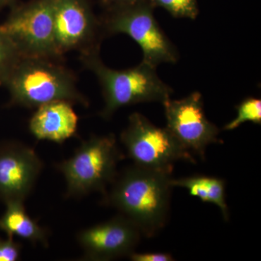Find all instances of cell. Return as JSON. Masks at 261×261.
Returning a JSON list of instances; mask_svg holds the SVG:
<instances>
[{"instance_id":"6da1fadb","label":"cell","mask_w":261,"mask_h":261,"mask_svg":"<svg viewBox=\"0 0 261 261\" xmlns=\"http://www.w3.org/2000/svg\"><path fill=\"white\" fill-rule=\"evenodd\" d=\"M172 178L134 165L117 175L103 202L132 221L142 235L152 238L167 222Z\"/></svg>"},{"instance_id":"7a4b0ae2","label":"cell","mask_w":261,"mask_h":261,"mask_svg":"<svg viewBox=\"0 0 261 261\" xmlns=\"http://www.w3.org/2000/svg\"><path fill=\"white\" fill-rule=\"evenodd\" d=\"M81 61L97 77L104 106L100 116L109 120L118 110L144 102H160L171 98L173 89L160 79L155 67L142 63L133 68L116 70L103 63L99 47L81 53Z\"/></svg>"},{"instance_id":"3957f363","label":"cell","mask_w":261,"mask_h":261,"mask_svg":"<svg viewBox=\"0 0 261 261\" xmlns=\"http://www.w3.org/2000/svg\"><path fill=\"white\" fill-rule=\"evenodd\" d=\"M59 60L23 58L5 84L9 106L37 108L46 103L65 100L87 107L89 101L77 87L76 78Z\"/></svg>"},{"instance_id":"277c9868","label":"cell","mask_w":261,"mask_h":261,"mask_svg":"<svg viewBox=\"0 0 261 261\" xmlns=\"http://www.w3.org/2000/svg\"><path fill=\"white\" fill-rule=\"evenodd\" d=\"M122 153L113 134L92 136L83 141L70 159L56 165L64 176L67 197H79L93 192H107L116 178Z\"/></svg>"},{"instance_id":"5b68a950","label":"cell","mask_w":261,"mask_h":261,"mask_svg":"<svg viewBox=\"0 0 261 261\" xmlns=\"http://www.w3.org/2000/svg\"><path fill=\"white\" fill-rule=\"evenodd\" d=\"M121 142L128 157L140 167L172 174L178 161L196 163L192 154L166 127L156 126L141 113H134L128 117Z\"/></svg>"},{"instance_id":"8992f818","label":"cell","mask_w":261,"mask_h":261,"mask_svg":"<svg viewBox=\"0 0 261 261\" xmlns=\"http://www.w3.org/2000/svg\"><path fill=\"white\" fill-rule=\"evenodd\" d=\"M152 8L150 2L113 7L101 24L110 34L132 38L142 49V62L157 68L162 63H176L178 53L154 18Z\"/></svg>"},{"instance_id":"52a82bcc","label":"cell","mask_w":261,"mask_h":261,"mask_svg":"<svg viewBox=\"0 0 261 261\" xmlns=\"http://www.w3.org/2000/svg\"><path fill=\"white\" fill-rule=\"evenodd\" d=\"M0 27L22 58L61 60L55 39L51 0H33L14 7Z\"/></svg>"},{"instance_id":"ba28073f","label":"cell","mask_w":261,"mask_h":261,"mask_svg":"<svg viewBox=\"0 0 261 261\" xmlns=\"http://www.w3.org/2000/svg\"><path fill=\"white\" fill-rule=\"evenodd\" d=\"M162 105L166 128L190 153L205 160L207 147L221 142L219 128L205 116L200 92H192L181 99L170 98Z\"/></svg>"},{"instance_id":"9c48e42d","label":"cell","mask_w":261,"mask_h":261,"mask_svg":"<svg viewBox=\"0 0 261 261\" xmlns=\"http://www.w3.org/2000/svg\"><path fill=\"white\" fill-rule=\"evenodd\" d=\"M139 228L120 214L107 221L84 228L77 234L84 260L108 261L129 257L140 243Z\"/></svg>"},{"instance_id":"30bf717a","label":"cell","mask_w":261,"mask_h":261,"mask_svg":"<svg viewBox=\"0 0 261 261\" xmlns=\"http://www.w3.org/2000/svg\"><path fill=\"white\" fill-rule=\"evenodd\" d=\"M43 162L35 151L21 142L0 143V201L23 202L29 197L39 175Z\"/></svg>"},{"instance_id":"8fae6325","label":"cell","mask_w":261,"mask_h":261,"mask_svg":"<svg viewBox=\"0 0 261 261\" xmlns=\"http://www.w3.org/2000/svg\"><path fill=\"white\" fill-rule=\"evenodd\" d=\"M57 50L62 57L70 51L99 47L98 23L86 0H51Z\"/></svg>"},{"instance_id":"7c38bea8","label":"cell","mask_w":261,"mask_h":261,"mask_svg":"<svg viewBox=\"0 0 261 261\" xmlns=\"http://www.w3.org/2000/svg\"><path fill=\"white\" fill-rule=\"evenodd\" d=\"M79 117L73 103L57 100L37 108L29 121V130L38 140L62 144L76 133Z\"/></svg>"},{"instance_id":"4fadbf2b","label":"cell","mask_w":261,"mask_h":261,"mask_svg":"<svg viewBox=\"0 0 261 261\" xmlns=\"http://www.w3.org/2000/svg\"><path fill=\"white\" fill-rule=\"evenodd\" d=\"M5 205L4 214L0 216V231L10 238L18 237L33 244L48 246V230L29 216L23 202L15 201Z\"/></svg>"},{"instance_id":"5bb4252c","label":"cell","mask_w":261,"mask_h":261,"mask_svg":"<svg viewBox=\"0 0 261 261\" xmlns=\"http://www.w3.org/2000/svg\"><path fill=\"white\" fill-rule=\"evenodd\" d=\"M173 187L186 189L190 195L198 197L203 202H209L219 207L226 221L229 219V212L226 202V182L222 178L207 176H193L171 179Z\"/></svg>"},{"instance_id":"9a60e30c","label":"cell","mask_w":261,"mask_h":261,"mask_svg":"<svg viewBox=\"0 0 261 261\" xmlns=\"http://www.w3.org/2000/svg\"><path fill=\"white\" fill-rule=\"evenodd\" d=\"M22 58L11 39L0 27V86H5Z\"/></svg>"},{"instance_id":"2e32d148","label":"cell","mask_w":261,"mask_h":261,"mask_svg":"<svg viewBox=\"0 0 261 261\" xmlns=\"http://www.w3.org/2000/svg\"><path fill=\"white\" fill-rule=\"evenodd\" d=\"M236 108L238 116L224 126V130L236 129L245 122L261 124V99L259 98H245Z\"/></svg>"},{"instance_id":"e0dca14e","label":"cell","mask_w":261,"mask_h":261,"mask_svg":"<svg viewBox=\"0 0 261 261\" xmlns=\"http://www.w3.org/2000/svg\"><path fill=\"white\" fill-rule=\"evenodd\" d=\"M152 6H159L178 18L195 20L199 14L197 0H150Z\"/></svg>"},{"instance_id":"ac0fdd59","label":"cell","mask_w":261,"mask_h":261,"mask_svg":"<svg viewBox=\"0 0 261 261\" xmlns=\"http://www.w3.org/2000/svg\"><path fill=\"white\" fill-rule=\"evenodd\" d=\"M22 245L14 238H0V261H16L20 258Z\"/></svg>"},{"instance_id":"d6986e66","label":"cell","mask_w":261,"mask_h":261,"mask_svg":"<svg viewBox=\"0 0 261 261\" xmlns=\"http://www.w3.org/2000/svg\"><path fill=\"white\" fill-rule=\"evenodd\" d=\"M133 261H173L174 260L171 254L166 252H145L137 253L134 252L129 257Z\"/></svg>"},{"instance_id":"ffe728a7","label":"cell","mask_w":261,"mask_h":261,"mask_svg":"<svg viewBox=\"0 0 261 261\" xmlns=\"http://www.w3.org/2000/svg\"><path fill=\"white\" fill-rule=\"evenodd\" d=\"M105 4L110 5L113 7L123 6L137 4V3H144V2H150V0H101Z\"/></svg>"},{"instance_id":"44dd1931","label":"cell","mask_w":261,"mask_h":261,"mask_svg":"<svg viewBox=\"0 0 261 261\" xmlns=\"http://www.w3.org/2000/svg\"><path fill=\"white\" fill-rule=\"evenodd\" d=\"M16 0H0V10L5 7L14 4Z\"/></svg>"}]
</instances>
